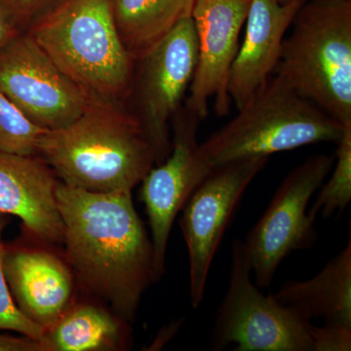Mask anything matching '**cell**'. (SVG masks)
<instances>
[{
    "label": "cell",
    "instance_id": "obj_7",
    "mask_svg": "<svg viewBox=\"0 0 351 351\" xmlns=\"http://www.w3.org/2000/svg\"><path fill=\"white\" fill-rule=\"evenodd\" d=\"M335 156L307 157L285 178L244 244L260 289L270 287L279 265L293 251L313 247L318 239L316 216L308 203L331 173Z\"/></svg>",
    "mask_w": 351,
    "mask_h": 351
},
{
    "label": "cell",
    "instance_id": "obj_2",
    "mask_svg": "<svg viewBox=\"0 0 351 351\" xmlns=\"http://www.w3.org/2000/svg\"><path fill=\"white\" fill-rule=\"evenodd\" d=\"M117 104L92 98L73 122L45 132L38 156L60 181L92 193L132 191L154 167L140 122Z\"/></svg>",
    "mask_w": 351,
    "mask_h": 351
},
{
    "label": "cell",
    "instance_id": "obj_27",
    "mask_svg": "<svg viewBox=\"0 0 351 351\" xmlns=\"http://www.w3.org/2000/svg\"><path fill=\"white\" fill-rule=\"evenodd\" d=\"M277 1L280 2V3H288V2H293V1L306 2V0H277Z\"/></svg>",
    "mask_w": 351,
    "mask_h": 351
},
{
    "label": "cell",
    "instance_id": "obj_18",
    "mask_svg": "<svg viewBox=\"0 0 351 351\" xmlns=\"http://www.w3.org/2000/svg\"><path fill=\"white\" fill-rule=\"evenodd\" d=\"M122 43L134 61L143 59L186 16L195 0H112Z\"/></svg>",
    "mask_w": 351,
    "mask_h": 351
},
{
    "label": "cell",
    "instance_id": "obj_14",
    "mask_svg": "<svg viewBox=\"0 0 351 351\" xmlns=\"http://www.w3.org/2000/svg\"><path fill=\"white\" fill-rule=\"evenodd\" d=\"M302 1L251 0L245 36L230 69L228 94L239 110L263 89L276 73L284 38Z\"/></svg>",
    "mask_w": 351,
    "mask_h": 351
},
{
    "label": "cell",
    "instance_id": "obj_24",
    "mask_svg": "<svg viewBox=\"0 0 351 351\" xmlns=\"http://www.w3.org/2000/svg\"><path fill=\"white\" fill-rule=\"evenodd\" d=\"M0 351H43L39 339L0 334Z\"/></svg>",
    "mask_w": 351,
    "mask_h": 351
},
{
    "label": "cell",
    "instance_id": "obj_1",
    "mask_svg": "<svg viewBox=\"0 0 351 351\" xmlns=\"http://www.w3.org/2000/svg\"><path fill=\"white\" fill-rule=\"evenodd\" d=\"M66 262L83 290L134 321L156 282L154 247L132 191L92 193L61 181L56 191Z\"/></svg>",
    "mask_w": 351,
    "mask_h": 351
},
{
    "label": "cell",
    "instance_id": "obj_20",
    "mask_svg": "<svg viewBox=\"0 0 351 351\" xmlns=\"http://www.w3.org/2000/svg\"><path fill=\"white\" fill-rule=\"evenodd\" d=\"M45 129L32 123L19 108L0 93V152L38 156Z\"/></svg>",
    "mask_w": 351,
    "mask_h": 351
},
{
    "label": "cell",
    "instance_id": "obj_22",
    "mask_svg": "<svg viewBox=\"0 0 351 351\" xmlns=\"http://www.w3.org/2000/svg\"><path fill=\"white\" fill-rule=\"evenodd\" d=\"M58 0H0V7L21 34H24Z\"/></svg>",
    "mask_w": 351,
    "mask_h": 351
},
{
    "label": "cell",
    "instance_id": "obj_23",
    "mask_svg": "<svg viewBox=\"0 0 351 351\" xmlns=\"http://www.w3.org/2000/svg\"><path fill=\"white\" fill-rule=\"evenodd\" d=\"M309 337L313 351H350L351 325L325 322L324 326L311 324Z\"/></svg>",
    "mask_w": 351,
    "mask_h": 351
},
{
    "label": "cell",
    "instance_id": "obj_6",
    "mask_svg": "<svg viewBox=\"0 0 351 351\" xmlns=\"http://www.w3.org/2000/svg\"><path fill=\"white\" fill-rule=\"evenodd\" d=\"M251 276L244 241L235 240L228 289L212 332V350L234 345V351H313L311 322L279 304L272 294L263 295Z\"/></svg>",
    "mask_w": 351,
    "mask_h": 351
},
{
    "label": "cell",
    "instance_id": "obj_17",
    "mask_svg": "<svg viewBox=\"0 0 351 351\" xmlns=\"http://www.w3.org/2000/svg\"><path fill=\"white\" fill-rule=\"evenodd\" d=\"M43 351H112L131 343L128 322L94 302H75L39 339Z\"/></svg>",
    "mask_w": 351,
    "mask_h": 351
},
{
    "label": "cell",
    "instance_id": "obj_13",
    "mask_svg": "<svg viewBox=\"0 0 351 351\" xmlns=\"http://www.w3.org/2000/svg\"><path fill=\"white\" fill-rule=\"evenodd\" d=\"M2 265L16 306L43 330L75 302L77 281L66 258L16 242L4 244Z\"/></svg>",
    "mask_w": 351,
    "mask_h": 351
},
{
    "label": "cell",
    "instance_id": "obj_4",
    "mask_svg": "<svg viewBox=\"0 0 351 351\" xmlns=\"http://www.w3.org/2000/svg\"><path fill=\"white\" fill-rule=\"evenodd\" d=\"M237 110V117L199 144L201 158L211 170L304 145L337 144L346 127L302 97L278 73Z\"/></svg>",
    "mask_w": 351,
    "mask_h": 351
},
{
    "label": "cell",
    "instance_id": "obj_11",
    "mask_svg": "<svg viewBox=\"0 0 351 351\" xmlns=\"http://www.w3.org/2000/svg\"><path fill=\"white\" fill-rule=\"evenodd\" d=\"M201 120L182 107L173 117L172 149L162 162L145 175L141 197L145 206L154 247L156 280L165 270L166 254L176 217L201 182L211 172L199 154Z\"/></svg>",
    "mask_w": 351,
    "mask_h": 351
},
{
    "label": "cell",
    "instance_id": "obj_15",
    "mask_svg": "<svg viewBox=\"0 0 351 351\" xmlns=\"http://www.w3.org/2000/svg\"><path fill=\"white\" fill-rule=\"evenodd\" d=\"M59 182L40 156L0 152V213L20 218L25 230L44 243H62Z\"/></svg>",
    "mask_w": 351,
    "mask_h": 351
},
{
    "label": "cell",
    "instance_id": "obj_21",
    "mask_svg": "<svg viewBox=\"0 0 351 351\" xmlns=\"http://www.w3.org/2000/svg\"><path fill=\"white\" fill-rule=\"evenodd\" d=\"M7 223H8V219L6 215L0 213V331L5 330V331L18 332L21 335L40 339L44 331L43 328L27 319L24 314L21 313L7 285L3 265H2L4 252L2 234L5 230Z\"/></svg>",
    "mask_w": 351,
    "mask_h": 351
},
{
    "label": "cell",
    "instance_id": "obj_3",
    "mask_svg": "<svg viewBox=\"0 0 351 351\" xmlns=\"http://www.w3.org/2000/svg\"><path fill=\"white\" fill-rule=\"evenodd\" d=\"M90 97L119 103L134 64L117 31L112 0H58L25 32Z\"/></svg>",
    "mask_w": 351,
    "mask_h": 351
},
{
    "label": "cell",
    "instance_id": "obj_10",
    "mask_svg": "<svg viewBox=\"0 0 351 351\" xmlns=\"http://www.w3.org/2000/svg\"><path fill=\"white\" fill-rule=\"evenodd\" d=\"M196 58L197 40L189 15L138 61V113L134 115L154 147L156 164L172 149L170 122L191 86Z\"/></svg>",
    "mask_w": 351,
    "mask_h": 351
},
{
    "label": "cell",
    "instance_id": "obj_19",
    "mask_svg": "<svg viewBox=\"0 0 351 351\" xmlns=\"http://www.w3.org/2000/svg\"><path fill=\"white\" fill-rule=\"evenodd\" d=\"M335 154L332 175L308 210L309 213L322 218L341 215L351 201V125L346 126L339 138Z\"/></svg>",
    "mask_w": 351,
    "mask_h": 351
},
{
    "label": "cell",
    "instance_id": "obj_26",
    "mask_svg": "<svg viewBox=\"0 0 351 351\" xmlns=\"http://www.w3.org/2000/svg\"><path fill=\"white\" fill-rule=\"evenodd\" d=\"M182 321H178V322L172 323L169 326L164 328L162 331L159 332L157 338L154 339V343L149 346V350H160L162 346H165L168 341H170L173 337L177 334L179 331V328L181 327Z\"/></svg>",
    "mask_w": 351,
    "mask_h": 351
},
{
    "label": "cell",
    "instance_id": "obj_12",
    "mask_svg": "<svg viewBox=\"0 0 351 351\" xmlns=\"http://www.w3.org/2000/svg\"><path fill=\"white\" fill-rule=\"evenodd\" d=\"M251 0H195L191 18L197 40V58L184 108L200 120L214 103L218 117L230 113V69Z\"/></svg>",
    "mask_w": 351,
    "mask_h": 351
},
{
    "label": "cell",
    "instance_id": "obj_16",
    "mask_svg": "<svg viewBox=\"0 0 351 351\" xmlns=\"http://www.w3.org/2000/svg\"><path fill=\"white\" fill-rule=\"evenodd\" d=\"M274 295L302 319L351 325V239L307 280L284 283Z\"/></svg>",
    "mask_w": 351,
    "mask_h": 351
},
{
    "label": "cell",
    "instance_id": "obj_9",
    "mask_svg": "<svg viewBox=\"0 0 351 351\" xmlns=\"http://www.w3.org/2000/svg\"><path fill=\"white\" fill-rule=\"evenodd\" d=\"M0 93L45 130L68 125L92 100L25 32L0 50Z\"/></svg>",
    "mask_w": 351,
    "mask_h": 351
},
{
    "label": "cell",
    "instance_id": "obj_25",
    "mask_svg": "<svg viewBox=\"0 0 351 351\" xmlns=\"http://www.w3.org/2000/svg\"><path fill=\"white\" fill-rule=\"evenodd\" d=\"M20 34L17 27L11 23L0 7V50Z\"/></svg>",
    "mask_w": 351,
    "mask_h": 351
},
{
    "label": "cell",
    "instance_id": "obj_8",
    "mask_svg": "<svg viewBox=\"0 0 351 351\" xmlns=\"http://www.w3.org/2000/svg\"><path fill=\"white\" fill-rule=\"evenodd\" d=\"M269 158L252 157L214 168L182 208L180 228L189 252V295L195 309L204 299L215 256L242 196Z\"/></svg>",
    "mask_w": 351,
    "mask_h": 351
},
{
    "label": "cell",
    "instance_id": "obj_5",
    "mask_svg": "<svg viewBox=\"0 0 351 351\" xmlns=\"http://www.w3.org/2000/svg\"><path fill=\"white\" fill-rule=\"evenodd\" d=\"M276 73L343 126L351 125V0L304 2Z\"/></svg>",
    "mask_w": 351,
    "mask_h": 351
}]
</instances>
